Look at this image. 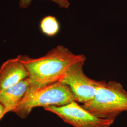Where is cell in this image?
<instances>
[{
    "mask_svg": "<svg viewBox=\"0 0 127 127\" xmlns=\"http://www.w3.org/2000/svg\"><path fill=\"white\" fill-rule=\"evenodd\" d=\"M30 81L28 78L13 86L0 92V104L4 108L6 114L13 111L23 100L28 91Z\"/></svg>",
    "mask_w": 127,
    "mask_h": 127,
    "instance_id": "obj_7",
    "label": "cell"
},
{
    "mask_svg": "<svg viewBox=\"0 0 127 127\" xmlns=\"http://www.w3.org/2000/svg\"><path fill=\"white\" fill-rule=\"evenodd\" d=\"M73 101L76 100L71 88L59 81L41 87L26 95L12 112L21 118H26L34 108L60 106Z\"/></svg>",
    "mask_w": 127,
    "mask_h": 127,
    "instance_id": "obj_3",
    "label": "cell"
},
{
    "mask_svg": "<svg viewBox=\"0 0 127 127\" xmlns=\"http://www.w3.org/2000/svg\"><path fill=\"white\" fill-rule=\"evenodd\" d=\"M39 27L42 34L46 36L53 37L60 32L61 26L58 19L53 16H47L41 19Z\"/></svg>",
    "mask_w": 127,
    "mask_h": 127,
    "instance_id": "obj_8",
    "label": "cell"
},
{
    "mask_svg": "<svg viewBox=\"0 0 127 127\" xmlns=\"http://www.w3.org/2000/svg\"><path fill=\"white\" fill-rule=\"evenodd\" d=\"M18 57L26 68L30 81L26 95L41 87L59 82L72 64L86 59L84 55L75 54L63 45L57 46L38 58L22 55Z\"/></svg>",
    "mask_w": 127,
    "mask_h": 127,
    "instance_id": "obj_1",
    "label": "cell"
},
{
    "mask_svg": "<svg viewBox=\"0 0 127 127\" xmlns=\"http://www.w3.org/2000/svg\"><path fill=\"white\" fill-rule=\"evenodd\" d=\"M27 78V70L18 57L8 59L0 67V92Z\"/></svg>",
    "mask_w": 127,
    "mask_h": 127,
    "instance_id": "obj_6",
    "label": "cell"
},
{
    "mask_svg": "<svg viewBox=\"0 0 127 127\" xmlns=\"http://www.w3.org/2000/svg\"><path fill=\"white\" fill-rule=\"evenodd\" d=\"M86 59L73 64L59 81L67 85L72 91L76 101L83 104L93 99L98 83V81L89 78L84 73L83 66Z\"/></svg>",
    "mask_w": 127,
    "mask_h": 127,
    "instance_id": "obj_5",
    "label": "cell"
},
{
    "mask_svg": "<svg viewBox=\"0 0 127 127\" xmlns=\"http://www.w3.org/2000/svg\"><path fill=\"white\" fill-rule=\"evenodd\" d=\"M44 109L57 115L64 123L73 127H110L114 122L95 116L76 101L60 106H49Z\"/></svg>",
    "mask_w": 127,
    "mask_h": 127,
    "instance_id": "obj_4",
    "label": "cell"
},
{
    "mask_svg": "<svg viewBox=\"0 0 127 127\" xmlns=\"http://www.w3.org/2000/svg\"><path fill=\"white\" fill-rule=\"evenodd\" d=\"M33 0H19V7L22 9H26L31 4ZM58 5L60 8L68 9L70 6V2L68 0H49Z\"/></svg>",
    "mask_w": 127,
    "mask_h": 127,
    "instance_id": "obj_9",
    "label": "cell"
},
{
    "mask_svg": "<svg viewBox=\"0 0 127 127\" xmlns=\"http://www.w3.org/2000/svg\"><path fill=\"white\" fill-rule=\"evenodd\" d=\"M82 106L98 118L114 121L120 114L127 112V91L116 81H98L93 99Z\"/></svg>",
    "mask_w": 127,
    "mask_h": 127,
    "instance_id": "obj_2",
    "label": "cell"
},
{
    "mask_svg": "<svg viewBox=\"0 0 127 127\" xmlns=\"http://www.w3.org/2000/svg\"><path fill=\"white\" fill-rule=\"evenodd\" d=\"M6 114L4 107L0 104V121Z\"/></svg>",
    "mask_w": 127,
    "mask_h": 127,
    "instance_id": "obj_10",
    "label": "cell"
}]
</instances>
